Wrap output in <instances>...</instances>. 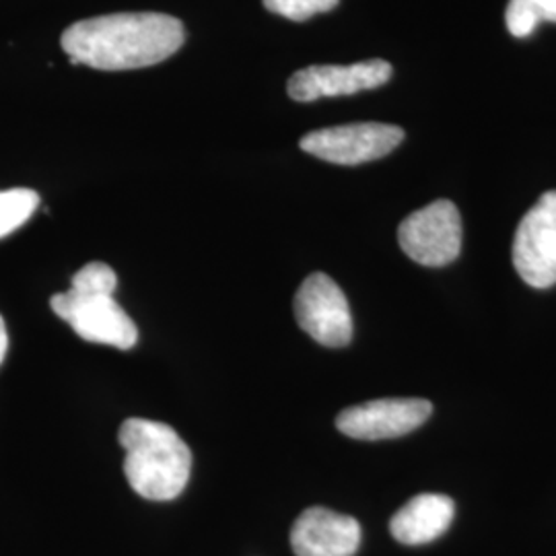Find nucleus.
Returning <instances> with one entry per match:
<instances>
[{
  "mask_svg": "<svg viewBox=\"0 0 556 556\" xmlns=\"http://www.w3.org/2000/svg\"><path fill=\"white\" fill-rule=\"evenodd\" d=\"M456 516V503L447 495L422 493L410 498L390 521V532L400 544H429L447 532Z\"/></svg>",
  "mask_w": 556,
  "mask_h": 556,
  "instance_id": "9b49d317",
  "label": "nucleus"
},
{
  "mask_svg": "<svg viewBox=\"0 0 556 556\" xmlns=\"http://www.w3.org/2000/svg\"><path fill=\"white\" fill-rule=\"evenodd\" d=\"M338 2L340 0H264V7L285 20L305 21L337 9Z\"/></svg>",
  "mask_w": 556,
  "mask_h": 556,
  "instance_id": "4468645a",
  "label": "nucleus"
},
{
  "mask_svg": "<svg viewBox=\"0 0 556 556\" xmlns=\"http://www.w3.org/2000/svg\"><path fill=\"white\" fill-rule=\"evenodd\" d=\"M186 40L184 23L163 13H114L77 21L62 34L73 64L135 71L174 56Z\"/></svg>",
  "mask_w": 556,
  "mask_h": 556,
  "instance_id": "f257e3e1",
  "label": "nucleus"
},
{
  "mask_svg": "<svg viewBox=\"0 0 556 556\" xmlns=\"http://www.w3.org/2000/svg\"><path fill=\"white\" fill-rule=\"evenodd\" d=\"M358 544L357 519L326 507L305 509L291 530V546L298 556H353Z\"/></svg>",
  "mask_w": 556,
  "mask_h": 556,
  "instance_id": "9d476101",
  "label": "nucleus"
},
{
  "mask_svg": "<svg viewBox=\"0 0 556 556\" xmlns=\"http://www.w3.org/2000/svg\"><path fill=\"white\" fill-rule=\"evenodd\" d=\"M402 252L422 266H447L462 250V217L452 200H435L400 223Z\"/></svg>",
  "mask_w": 556,
  "mask_h": 556,
  "instance_id": "20e7f679",
  "label": "nucleus"
},
{
  "mask_svg": "<svg viewBox=\"0 0 556 556\" xmlns=\"http://www.w3.org/2000/svg\"><path fill=\"white\" fill-rule=\"evenodd\" d=\"M556 23V0H509L505 25L514 38H528L540 23Z\"/></svg>",
  "mask_w": 556,
  "mask_h": 556,
  "instance_id": "f8f14e48",
  "label": "nucleus"
},
{
  "mask_svg": "<svg viewBox=\"0 0 556 556\" xmlns=\"http://www.w3.org/2000/svg\"><path fill=\"white\" fill-rule=\"evenodd\" d=\"M514 266L523 282L534 289L556 285V190L544 192L519 220Z\"/></svg>",
  "mask_w": 556,
  "mask_h": 556,
  "instance_id": "423d86ee",
  "label": "nucleus"
},
{
  "mask_svg": "<svg viewBox=\"0 0 556 556\" xmlns=\"http://www.w3.org/2000/svg\"><path fill=\"white\" fill-rule=\"evenodd\" d=\"M404 140V130L392 124L357 122L321 128L301 139V149L337 165H361L390 155Z\"/></svg>",
  "mask_w": 556,
  "mask_h": 556,
  "instance_id": "39448f33",
  "label": "nucleus"
},
{
  "mask_svg": "<svg viewBox=\"0 0 556 556\" xmlns=\"http://www.w3.org/2000/svg\"><path fill=\"white\" fill-rule=\"evenodd\" d=\"M390 79L392 64L386 60H365L346 66L316 64L298 71L287 83V91L293 100L307 103L378 89Z\"/></svg>",
  "mask_w": 556,
  "mask_h": 556,
  "instance_id": "1a4fd4ad",
  "label": "nucleus"
},
{
  "mask_svg": "<svg viewBox=\"0 0 556 556\" xmlns=\"http://www.w3.org/2000/svg\"><path fill=\"white\" fill-rule=\"evenodd\" d=\"M431 413L433 404L422 397H381L342 410L337 417V427L346 438L396 439L413 433Z\"/></svg>",
  "mask_w": 556,
  "mask_h": 556,
  "instance_id": "6e6552de",
  "label": "nucleus"
},
{
  "mask_svg": "<svg viewBox=\"0 0 556 556\" xmlns=\"http://www.w3.org/2000/svg\"><path fill=\"white\" fill-rule=\"evenodd\" d=\"M116 273L103 262H89L73 277L66 293L50 299L54 314L83 340L128 351L137 344V324L114 299Z\"/></svg>",
  "mask_w": 556,
  "mask_h": 556,
  "instance_id": "7ed1b4c3",
  "label": "nucleus"
},
{
  "mask_svg": "<svg viewBox=\"0 0 556 556\" xmlns=\"http://www.w3.org/2000/svg\"><path fill=\"white\" fill-rule=\"evenodd\" d=\"M295 318L303 332L319 344L340 349L353 338V316L346 295L324 273L305 278L295 295Z\"/></svg>",
  "mask_w": 556,
  "mask_h": 556,
  "instance_id": "0eeeda50",
  "label": "nucleus"
},
{
  "mask_svg": "<svg viewBox=\"0 0 556 556\" xmlns=\"http://www.w3.org/2000/svg\"><path fill=\"white\" fill-rule=\"evenodd\" d=\"M124 475L132 491L149 501H172L186 489L192 452L178 431L160 420L128 418L119 427Z\"/></svg>",
  "mask_w": 556,
  "mask_h": 556,
  "instance_id": "f03ea898",
  "label": "nucleus"
},
{
  "mask_svg": "<svg viewBox=\"0 0 556 556\" xmlns=\"http://www.w3.org/2000/svg\"><path fill=\"white\" fill-rule=\"evenodd\" d=\"M40 206V194L27 188L0 192V239L17 231Z\"/></svg>",
  "mask_w": 556,
  "mask_h": 556,
  "instance_id": "ddd939ff",
  "label": "nucleus"
},
{
  "mask_svg": "<svg viewBox=\"0 0 556 556\" xmlns=\"http://www.w3.org/2000/svg\"><path fill=\"white\" fill-rule=\"evenodd\" d=\"M7 351H9V332H7V326H4V319L0 316V365L7 357Z\"/></svg>",
  "mask_w": 556,
  "mask_h": 556,
  "instance_id": "2eb2a0df",
  "label": "nucleus"
}]
</instances>
